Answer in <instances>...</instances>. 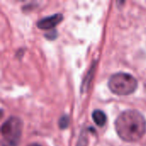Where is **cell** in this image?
Wrapping results in <instances>:
<instances>
[{
	"label": "cell",
	"instance_id": "6da1fadb",
	"mask_svg": "<svg viewBox=\"0 0 146 146\" xmlns=\"http://www.w3.org/2000/svg\"><path fill=\"white\" fill-rule=\"evenodd\" d=\"M115 127L118 136L126 142L139 141L146 132V121L144 115L134 110L122 112L115 120Z\"/></svg>",
	"mask_w": 146,
	"mask_h": 146
},
{
	"label": "cell",
	"instance_id": "7a4b0ae2",
	"mask_svg": "<svg viewBox=\"0 0 146 146\" xmlns=\"http://www.w3.org/2000/svg\"><path fill=\"white\" fill-rule=\"evenodd\" d=\"M22 121L19 117L10 116L2 125V146H18L22 134Z\"/></svg>",
	"mask_w": 146,
	"mask_h": 146
},
{
	"label": "cell",
	"instance_id": "3957f363",
	"mask_svg": "<svg viewBox=\"0 0 146 146\" xmlns=\"http://www.w3.org/2000/svg\"><path fill=\"white\" fill-rule=\"evenodd\" d=\"M108 86L113 93L119 96H127L135 92L138 81L132 74L119 72L110 78Z\"/></svg>",
	"mask_w": 146,
	"mask_h": 146
},
{
	"label": "cell",
	"instance_id": "277c9868",
	"mask_svg": "<svg viewBox=\"0 0 146 146\" xmlns=\"http://www.w3.org/2000/svg\"><path fill=\"white\" fill-rule=\"evenodd\" d=\"M63 19V15L61 13H57L39 20L37 23L38 28L43 30H50L56 27Z\"/></svg>",
	"mask_w": 146,
	"mask_h": 146
},
{
	"label": "cell",
	"instance_id": "5b68a950",
	"mask_svg": "<svg viewBox=\"0 0 146 146\" xmlns=\"http://www.w3.org/2000/svg\"><path fill=\"white\" fill-rule=\"evenodd\" d=\"M92 120L98 127H104L107 121V116L104 112L99 110H96L92 113Z\"/></svg>",
	"mask_w": 146,
	"mask_h": 146
},
{
	"label": "cell",
	"instance_id": "8992f818",
	"mask_svg": "<svg viewBox=\"0 0 146 146\" xmlns=\"http://www.w3.org/2000/svg\"><path fill=\"white\" fill-rule=\"evenodd\" d=\"M68 124H69V117L68 115H62L59 119L58 125H59V127L61 129H66L68 127Z\"/></svg>",
	"mask_w": 146,
	"mask_h": 146
},
{
	"label": "cell",
	"instance_id": "52a82bcc",
	"mask_svg": "<svg viewBox=\"0 0 146 146\" xmlns=\"http://www.w3.org/2000/svg\"><path fill=\"white\" fill-rule=\"evenodd\" d=\"M77 146H87V139H86L85 133L81 134V136L78 141Z\"/></svg>",
	"mask_w": 146,
	"mask_h": 146
},
{
	"label": "cell",
	"instance_id": "ba28073f",
	"mask_svg": "<svg viewBox=\"0 0 146 146\" xmlns=\"http://www.w3.org/2000/svg\"><path fill=\"white\" fill-rule=\"evenodd\" d=\"M56 36H57V33L56 30H52L51 32L45 34V37L49 39H55L56 38Z\"/></svg>",
	"mask_w": 146,
	"mask_h": 146
},
{
	"label": "cell",
	"instance_id": "9c48e42d",
	"mask_svg": "<svg viewBox=\"0 0 146 146\" xmlns=\"http://www.w3.org/2000/svg\"><path fill=\"white\" fill-rule=\"evenodd\" d=\"M28 146H41V145H38V144H37V143H33V144L29 145Z\"/></svg>",
	"mask_w": 146,
	"mask_h": 146
}]
</instances>
